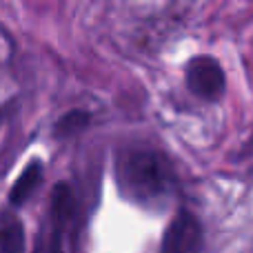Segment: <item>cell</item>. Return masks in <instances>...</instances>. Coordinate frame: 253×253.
Listing matches in <instances>:
<instances>
[{"mask_svg":"<svg viewBox=\"0 0 253 253\" xmlns=\"http://www.w3.org/2000/svg\"><path fill=\"white\" fill-rule=\"evenodd\" d=\"M116 184L123 198L144 209H162L173 196L175 173L165 153L131 147L116 158Z\"/></svg>","mask_w":253,"mask_h":253,"instance_id":"6da1fadb","label":"cell"},{"mask_svg":"<svg viewBox=\"0 0 253 253\" xmlns=\"http://www.w3.org/2000/svg\"><path fill=\"white\" fill-rule=\"evenodd\" d=\"M76 193L67 182H58L51 191L47 215L42 220L34 253H65V240L76 213Z\"/></svg>","mask_w":253,"mask_h":253,"instance_id":"7a4b0ae2","label":"cell"},{"mask_svg":"<svg viewBox=\"0 0 253 253\" xmlns=\"http://www.w3.org/2000/svg\"><path fill=\"white\" fill-rule=\"evenodd\" d=\"M184 83L187 89L198 96L200 100L215 102L222 98L224 87H227V76L224 69L215 58L211 56H196L189 60L184 69Z\"/></svg>","mask_w":253,"mask_h":253,"instance_id":"3957f363","label":"cell"},{"mask_svg":"<svg viewBox=\"0 0 253 253\" xmlns=\"http://www.w3.org/2000/svg\"><path fill=\"white\" fill-rule=\"evenodd\" d=\"M205 229L189 209H178L167 224L160 242V253H202Z\"/></svg>","mask_w":253,"mask_h":253,"instance_id":"277c9868","label":"cell"},{"mask_svg":"<svg viewBox=\"0 0 253 253\" xmlns=\"http://www.w3.org/2000/svg\"><path fill=\"white\" fill-rule=\"evenodd\" d=\"M42 182V162L31 160L29 165L22 169V173L18 175V180L13 182L11 191H9V202L13 207H20L34 196V191Z\"/></svg>","mask_w":253,"mask_h":253,"instance_id":"5b68a950","label":"cell"},{"mask_svg":"<svg viewBox=\"0 0 253 253\" xmlns=\"http://www.w3.org/2000/svg\"><path fill=\"white\" fill-rule=\"evenodd\" d=\"M25 251V227L13 211L0 209V253Z\"/></svg>","mask_w":253,"mask_h":253,"instance_id":"8992f818","label":"cell"},{"mask_svg":"<svg viewBox=\"0 0 253 253\" xmlns=\"http://www.w3.org/2000/svg\"><path fill=\"white\" fill-rule=\"evenodd\" d=\"M91 123V114L84 109H74L67 111L62 118H58V123L53 125V135L60 140L71 138V135H78L83 129H87V125Z\"/></svg>","mask_w":253,"mask_h":253,"instance_id":"52a82bcc","label":"cell"},{"mask_svg":"<svg viewBox=\"0 0 253 253\" xmlns=\"http://www.w3.org/2000/svg\"><path fill=\"white\" fill-rule=\"evenodd\" d=\"M0 120H2V114H0Z\"/></svg>","mask_w":253,"mask_h":253,"instance_id":"ba28073f","label":"cell"}]
</instances>
